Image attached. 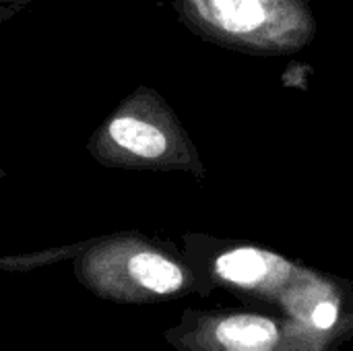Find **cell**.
<instances>
[{
  "mask_svg": "<svg viewBox=\"0 0 353 351\" xmlns=\"http://www.w3.org/2000/svg\"><path fill=\"white\" fill-rule=\"evenodd\" d=\"M180 21L205 41L254 56L304 50L319 25L310 0H172Z\"/></svg>",
  "mask_w": 353,
  "mask_h": 351,
  "instance_id": "1",
  "label": "cell"
},
{
  "mask_svg": "<svg viewBox=\"0 0 353 351\" xmlns=\"http://www.w3.org/2000/svg\"><path fill=\"white\" fill-rule=\"evenodd\" d=\"M103 163L132 170L186 172L205 178V163L174 110L151 89H139L93 139Z\"/></svg>",
  "mask_w": 353,
  "mask_h": 351,
  "instance_id": "2",
  "label": "cell"
},
{
  "mask_svg": "<svg viewBox=\"0 0 353 351\" xmlns=\"http://www.w3.org/2000/svg\"><path fill=\"white\" fill-rule=\"evenodd\" d=\"M77 277L101 298L139 302L180 294L190 281V271L153 242L118 238L89 250L77 263Z\"/></svg>",
  "mask_w": 353,
  "mask_h": 351,
  "instance_id": "3",
  "label": "cell"
},
{
  "mask_svg": "<svg viewBox=\"0 0 353 351\" xmlns=\"http://www.w3.org/2000/svg\"><path fill=\"white\" fill-rule=\"evenodd\" d=\"M211 271L217 279L246 290L275 288L296 273V269L279 254L240 244L215 252L211 259Z\"/></svg>",
  "mask_w": 353,
  "mask_h": 351,
  "instance_id": "4",
  "label": "cell"
},
{
  "mask_svg": "<svg viewBox=\"0 0 353 351\" xmlns=\"http://www.w3.org/2000/svg\"><path fill=\"white\" fill-rule=\"evenodd\" d=\"M215 339L223 351H271L279 341L277 323L256 314H232L215 325Z\"/></svg>",
  "mask_w": 353,
  "mask_h": 351,
  "instance_id": "5",
  "label": "cell"
},
{
  "mask_svg": "<svg viewBox=\"0 0 353 351\" xmlns=\"http://www.w3.org/2000/svg\"><path fill=\"white\" fill-rule=\"evenodd\" d=\"M312 325L316 327V329H321V331H327V329H331L335 323H337V317H339V308H337V304L335 302H331V300H323V302H319L314 308H312Z\"/></svg>",
  "mask_w": 353,
  "mask_h": 351,
  "instance_id": "6",
  "label": "cell"
},
{
  "mask_svg": "<svg viewBox=\"0 0 353 351\" xmlns=\"http://www.w3.org/2000/svg\"><path fill=\"white\" fill-rule=\"evenodd\" d=\"M0 4H4V2H0ZM0 21H2V19H0Z\"/></svg>",
  "mask_w": 353,
  "mask_h": 351,
  "instance_id": "7",
  "label": "cell"
}]
</instances>
